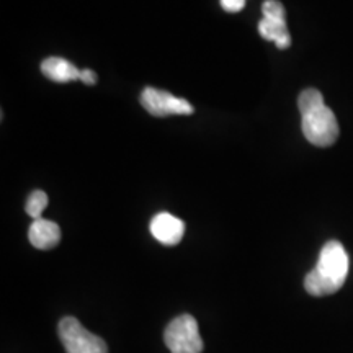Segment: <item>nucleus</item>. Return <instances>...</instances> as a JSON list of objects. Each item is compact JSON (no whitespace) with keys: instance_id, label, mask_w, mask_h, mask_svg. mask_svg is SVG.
<instances>
[{"instance_id":"6e6552de","label":"nucleus","mask_w":353,"mask_h":353,"mask_svg":"<svg viewBox=\"0 0 353 353\" xmlns=\"http://www.w3.org/2000/svg\"><path fill=\"white\" fill-rule=\"evenodd\" d=\"M41 72L54 82H72L81 79V70L63 57H48L43 61Z\"/></svg>"},{"instance_id":"f03ea898","label":"nucleus","mask_w":353,"mask_h":353,"mask_svg":"<svg viewBox=\"0 0 353 353\" xmlns=\"http://www.w3.org/2000/svg\"><path fill=\"white\" fill-rule=\"evenodd\" d=\"M164 342L172 353H201L205 348L198 322L190 314H182L169 322Z\"/></svg>"},{"instance_id":"7ed1b4c3","label":"nucleus","mask_w":353,"mask_h":353,"mask_svg":"<svg viewBox=\"0 0 353 353\" xmlns=\"http://www.w3.org/2000/svg\"><path fill=\"white\" fill-rule=\"evenodd\" d=\"M57 334L68 353H108L103 339L87 330L76 317L68 316L61 319Z\"/></svg>"},{"instance_id":"39448f33","label":"nucleus","mask_w":353,"mask_h":353,"mask_svg":"<svg viewBox=\"0 0 353 353\" xmlns=\"http://www.w3.org/2000/svg\"><path fill=\"white\" fill-rule=\"evenodd\" d=\"M141 105L152 117H169V114H192V105L185 99L174 97L169 92L159 90L154 87H145L141 94Z\"/></svg>"},{"instance_id":"9b49d317","label":"nucleus","mask_w":353,"mask_h":353,"mask_svg":"<svg viewBox=\"0 0 353 353\" xmlns=\"http://www.w3.org/2000/svg\"><path fill=\"white\" fill-rule=\"evenodd\" d=\"M321 107H324V97H322L319 90H316V88H306V90H303L299 94L298 108L301 114H306Z\"/></svg>"},{"instance_id":"4468645a","label":"nucleus","mask_w":353,"mask_h":353,"mask_svg":"<svg viewBox=\"0 0 353 353\" xmlns=\"http://www.w3.org/2000/svg\"><path fill=\"white\" fill-rule=\"evenodd\" d=\"M81 81L83 83H87V85H95V83H97V74L90 69H83V70H81Z\"/></svg>"},{"instance_id":"f8f14e48","label":"nucleus","mask_w":353,"mask_h":353,"mask_svg":"<svg viewBox=\"0 0 353 353\" xmlns=\"http://www.w3.org/2000/svg\"><path fill=\"white\" fill-rule=\"evenodd\" d=\"M263 19L270 20H285V7L278 0H267L262 6Z\"/></svg>"},{"instance_id":"0eeeda50","label":"nucleus","mask_w":353,"mask_h":353,"mask_svg":"<svg viewBox=\"0 0 353 353\" xmlns=\"http://www.w3.org/2000/svg\"><path fill=\"white\" fill-rule=\"evenodd\" d=\"M28 239L33 247L39 250H50L61 242V228L54 221L50 219H34L30 226Z\"/></svg>"},{"instance_id":"423d86ee","label":"nucleus","mask_w":353,"mask_h":353,"mask_svg":"<svg viewBox=\"0 0 353 353\" xmlns=\"http://www.w3.org/2000/svg\"><path fill=\"white\" fill-rule=\"evenodd\" d=\"M151 234L154 239L164 245H176L183 239L185 224L182 219L170 213H159L151 221Z\"/></svg>"},{"instance_id":"20e7f679","label":"nucleus","mask_w":353,"mask_h":353,"mask_svg":"<svg viewBox=\"0 0 353 353\" xmlns=\"http://www.w3.org/2000/svg\"><path fill=\"white\" fill-rule=\"evenodd\" d=\"M303 134L309 143L317 145V148H329L335 144L339 138V123L334 112L324 107L312 110L303 114Z\"/></svg>"},{"instance_id":"9d476101","label":"nucleus","mask_w":353,"mask_h":353,"mask_svg":"<svg viewBox=\"0 0 353 353\" xmlns=\"http://www.w3.org/2000/svg\"><path fill=\"white\" fill-rule=\"evenodd\" d=\"M48 201H50V198H48V195L43 192V190H34V192L30 193V196L26 198V205H25L26 214H28L30 218H33V221L39 219L41 218L44 208L48 206Z\"/></svg>"},{"instance_id":"1a4fd4ad","label":"nucleus","mask_w":353,"mask_h":353,"mask_svg":"<svg viewBox=\"0 0 353 353\" xmlns=\"http://www.w3.org/2000/svg\"><path fill=\"white\" fill-rule=\"evenodd\" d=\"M259 33L263 39L275 41L280 50H286L291 44V37L286 26V20L263 19L259 23Z\"/></svg>"},{"instance_id":"f257e3e1","label":"nucleus","mask_w":353,"mask_h":353,"mask_svg":"<svg viewBox=\"0 0 353 353\" xmlns=\"http://www.w3.org/2000/svg\"><path fill=\"white\" fill-rule=\"evenodd\" d=\"M347 250L339 241H329L322 247L316 267L304 278V290L311 296L321 298L337 293L348 276Z\"/></svg>"},{"instance_id":"ddd939ff","label":"nucleus","mask_w":353,"mask_h":353,"mask_svg":"<svg viewBox=\"0 0 353 353\" xmlns=\"http://www.w3.org/2000/svg\"><path fill=\"white\" fill-rule=\"evenodd\" d=\"M221 6L229 13H237L244 8L245 0H221Z\"/></svg>"}]
</instances>
